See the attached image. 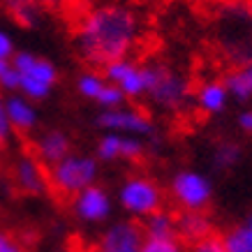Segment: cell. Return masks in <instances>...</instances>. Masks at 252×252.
<instances>
[{
  "instance_id": "44dd1931",
  "label": "cell",
  "mask_w": 252,
  "mask_h": 252,
  "mask_svg": "<svg viewBox=\"0 0 252 252\" xmlns=\"http://www.w3.org/2000/svg\"><path fill=\"white\" fill-rule=\"evenodd\" d=\"M107 86V79L102 77L95 69H88V72H81L77 77V93L88 102H97L102 88Z\"/></svg>"
},
{
  "instance_id": "5bb4252c",
  "label": "cell",
  "mask_w": 252,
  "mask_h": 252,
  "mask_svg": "<svg viewBox=\"0 0 252 252\" xmlns=\"http://www.w3.org/2000/svg\"><path fill=\"white\" fill-rule=\"evenodd\" d=\"M5 109H7V118L12 130L19 134H28L37 127L39 114L35 102H31L28 97H23L21 93H7L5 95Z\"/></svg>"
},
{
  "instance_id": "4dcf8cb0",
  "label": "cell",
  "mask_w": 252,
  "mask_h": 252,
  "mask_svg": "<svg viewBox=\"0 0 252 252\" xmlns=\"http://www.w3.org/2000/svg\"><path fill=\"white\" fill-rule=\"evenodd\" d=\"M243 224H245V227H248V229L252 231V213L248 215V218H245V222H243Z\"/></svg>"
},
{
  "instance_id": "277c9868",
  "label": "cell",
  "mask_w": 252,
  "mask_h": 252,
  "mask_svg": "<svg viewBox=\"0 0 252 252\" xmlns=\"http://www.w3.org/2000/svg\"><path fill=\"white\" fill-rule=\"evenodd\" d=\"M49 176V190H54L61 197L72 199L88 185L97 183L99 178V160L95 155L69 153L54 167L46 169Z\"/></svg>"
},
{
  "instance_id": "3957f363",
  "label": "cell",
  "mask_w": 252,
  "mask_h": 252,
  "mask_svg": "<svg viewBox=\"0 0 252 252\" xmlns=\"http://www.w3.org/2000/svg\"><path fill=\"white\" fill-rule=\"evenodd\" d=\"M12 63L19 72V91L16 93H21L23 97H28L35 104L51 97L61 74L49 58H42L32 51L21 49V51H14Z\"/></svg>"
},
{
  "instance_id": "83f0119b",
  "label": "cell",
  "mask_w": 252,
  "mask_h": 252,
  "mask_svg": "<svg viewBox=\"0 0 252 252\" xmlns=\"http://www.w3.org/2000/svg\"><path fill=\"white\" fill-rule=\"evenodd\" d=\"M0 252H26L19 238H14L9 231L0 229Z\"/></svg>"
},
{
  "instance_id": "9a60e30c",
  "label": "cell",
  "mask_w": 252,
  "mask_h": 252,
  "mask_svg": "<svg viewBox=\"0 0 252 252\" xmlns=\"http://www.w3.org/2000/svg\"><path fill=\"white\" fill-rule=\"evenodd\" d=\"M208 234H213V220L206 211H181L176 215V236L181 243L190 245Z\"/></svg>"
},
{
  "instance_id": "d6a6232c",
  "label": "cell",
  "mask_w": 252,
  "mask_h": 252,
  "mask_svg": "<svg viewBox=\"0 0 252 252\" xmlns=\"http://www.w3.org/2000/svg\"><path fill=\"white\" fill-rule=\"evenodd\" d=\"M54 252H65V250H54Z\"/></svg>"
},
{
  "instance_id": "8992f818",
  "label": "cell",
  "mask_w": 252,
  "mask_h": 252,
  "mask_svg": "<svg viewBox=\"0 0 252 252\" xmlns=\"http://www.w3.org/2000/svg\"><path fill=\"white\" fill-rule=\"evenodd\" d=\"M169 192L181 211H206L213 199V181L197 169H181L171 176Z\"/></svg>"
},
{
  "instance_id": "7c38bea8",
  "label": "cell",
  "mask_w": 252,
  "mask_h": 252,
  "mask_svg": "<svg viewBox=\"0 0 252 252\" xmlns=\"http://www.w3.org/2000/svg\"><path fill=\"white\" fill-rule=\"evenodd\" d=\"M144 229L139 220H116L102 231L97 248L104 252H141Z\"/></svg>"
},
{
  "instance_id": "ac0fdd59",
  "label": "cell",
  "mask_w": 252,
  "mask_h": 252,
  "mask_svg": "<svg viewBox=\"0 0 252 252\" xmlns=\"http://www.w3.org/2000/svg\"><path fill=\"white\" fill-rule=\"evenodd\" d=\"M222 84L231 99H236V102L252 99V63H243V65L229 69L227 77L222 79Z\"/></svg>"
},
{
  "instance_id": "f1b7e54d",
  "label": "cell",
  "mask_w": 252,
  "mask_h": 252,
  "mask_svg": "<svg viewBox=\"0 0 252 252\" xmlns=\"http://www.w3.org/2000/svg\"><path fill=\"white\" fill-rule=\"evenodd\" d=\"M16 51L14 46V39H12V35H9L2 26H0V58H12Z\"/></svg>"
},
{
  "instance_id": "2e32d148",
  "label": "cell",
  "mask_w": 252,
  "mask_h": 252,
  "mask_svg": "<svg viewBox=\"0 0 252 252\" xmlns=\"http://www.w3.org/2000/svg\"><path fill=\"white\" fill-rule=\"evenodd\" d=\"M229 93L224 88L220 79H208V81H201L194 91V104L201 114L206 116H218L222 114L227 104H229Z\"/></svg>"
},
{
  "instance_id": "4316f807",
  "label": "cell",
  "mask_w": 252,
  "mask_h": 252,
  "mask_svg": "<svg viewBox=\"0 0 252 252\" xmlns=\"http://www.w3.org/2000/svg\"><path fill=\"white\" fill-rule=\"evenodd\" d=\"M16 132L12 130L7 118V109H5V93L0 91V148H7L9 141L14 139Z\"/></svg>"
},
{
  "instance_id": "603a6c76",
  "label": "cell",
  "mask_w": 252,
  "mask_h": 252,
  "mask_svg": "<svg viewBox=\"0 0 252 252\" xmlns=\"http://www.w3.org/2000/svg\"><path fill=\"white\" fill-rule=\"evenodd\" d=\"M0 91L5 95L19 91V72L12 58H0Z\"/></svg>"
},
{
  "instance_id": "ba28073f",
  "label": "cell",
  "mask_w": 252,
  "mask_h": 252,
  "mask_svg": "<svg viewBox=\"0 0 252 252\" xmlns=\"http://www.w3.org/2000/svg\"><path fill=\"white\" fill-rule=\"evenodd\" d=\"M111 211H114V199L107 188H102L99 183L88 185L72 197V213L86 224L107 222L111 218Z\"/></svg>"
},
{
  "instance_id": "484cf974",
  "label": "cell",
  "mask_w": 252,
  "mask_h": 252,
  "mask_svg": "<svg viewBox=\"0 0 252 252\" xmlns=\"http://www.w3.org/2000/svg\"><path fill=\"white\" fill-rule=\"evenodd\" d=\"M188 252H227V250H224V245H222V236H218L213 231V234H208V236L190 243Z\"/></svg>"
},
{
  "instance_id": "4fadbf2b",
  "label": "cell",
  "mask_w": 252,
  "mask_h": 252,
  "mask_svg": "<svg viewBox=\"0 0 252 252\" xmlns=\"http://www.w3.org/2000/svg\"><path fill=\"white\" fill-rule=\"evenodd\" d=\"M69 153H72V139H69L67 132L58 130V127L39 132L35 141H32V155L46 169L54 167L56 162H61L63 158H67Z\"/></svg>"
},
{
  "instance_id": "30bf717a",
  "label": "cell",
  "mask_w": 252,
  "mask_h": 252,
  "mask_svg": "<svg viewBox=\"0 0 252 252\" xmlns=\"http://www.w3.org/2000/svg\"><path fill=\"white\" fill-rule=\"evenodd\" d=\"M12 183L21 194L42 197L49 192V176L46 167L32 153L16 155L12 162Z\"/></svg>"
},
{
  "instance_id": "9c48e42d",
  "label": "cell",
  "mask_w": 252,
  "mask_h": 252,
  "mask_svg": "<svg viewBox=\"0 0 252 252\" xmlns=\"http://www.w3.org/2000/svg\"><path fill=\"white\" fill-rule=\"evenodd\" d=\"M102 77L109 84H114L125 95V99H139L146 95V74L144 65L130 61L127 56L111 61L102 67Z\"/></svg>"
},
{
  "instance_id": "1f68e13d",
  "label": "cell",
  "mask_w": 252,
  "mask_h": 252,
  "mask_svg": "<svg viewBox=\"0 0 252 252\" xmlns=\"http://www.w3.org/2000/svg\"><path fill=\"white\" fill-rule=\"evenodd\" d=\"M88 252H104V250H102V248H97V245H95V248H91V250H88Z\"/></svg>"
},
{
  "instance_id": "5b68a950",
  "label": "cell",
  "mask_w": 252,
  "mask_h": 252,
  "mask_svg": "<svg viewBox=\"0 0 252 252\" xmlns=\"http://www.w3.org/2000/svg\"><path fill=\"white\" fill-rule=\"evenodd\" d=\"M118 206L130 215L132 220H144L146 215L160 211L164 204V192L160 183L146 174H130L123 178L116 192Z\"/></svg>"
},
{
  "instance_id": "52a82bcc",
  "label": "cell",
  "mask_w": 252,
  "mask_h": 252,
  "mask_svg": "<svg viewBox=\"0 0 252 252\" xmlns=\"http://www.w3.org/2000/svg\"><path fill=\"white\" fill-rule=\"evenodd\" d=\"M99 130L116 132V134H127V137L148 139L155 134V123L153 118L146 114L144 109L137 107H116V109H102L95 118Z\"/></svg>"
},
{
  "instance_id": "ffe728a7",
  "label": "cell",
  "mask_w": 252,
  "mask_h": 252,
  "mask_svg": "<svg viewBox=\"0 0 252 252\" xmlns=\"http://www.w3.org/2000/svg\"><path fill=\"white\" fill-rule=\"evenodd\" d=\"M243 158V148L236 144V141H220L215 144L213 153H211V164H213L215 171H229L241 162Z\"/></svg>"
},
{
  "instance_id": "6da1fadb",
  "label": "cell",
  "mask_w": 252,
  "mask_h": 252,
  "mask_svg": "<svg viewBox=\"0 0 252 252\" xmlns=\"http://www.w3.org/2000/svg\"><path fill=\"white\" fill-rule=\"evenodd\" d=\"M141 35L139 14L130 5L107 2L88 9L74 28V46L86 65L102 69L107 63L125 58Z\"/></svg>"
},
{
  "instance_id": "7402d4cb",
  "label": "cell",
  "mask_w": 252,
  "mask_h": 252,
  "mask_svg": "<svg viewBox=\"0 0 252 252\" xmlns=\"http://www.w3.org/2000/svg\"><path fill=\"white\" fill-rule=\"evenodd\" d=\"M222 245L227 252H252V231L245 224H236L222 234Z\"/></svg>"
},
{
  "instance_id": "e0dca14e",
  "label": "cell",
  "mask_w": 252,
  "mask_h": 252,
  "mask_svg": "<svg viewBox=\"0 0 252 252\" xmlns=\"http://www.w3.org/2000/svg\"><path fill=\"white\" fill-rule=\"evenodd\" d=\"M0 7L23 28H37L44 14L42 0H0Z\"/></svg>"
},
{
  "instance_id": "d6986e66",
  "label": "cell",
  "mask_w": 252,
  "mask_h": 252,
  "mask_svg": "<svg viewBox=\"0 0 252 252\" xmlns=\"http://www.w3.org/2000/svg\"><path fill=\"white\" fill-rule=\"evenodd\" d=\"M139 224L144 229V238H178L176 236V215L164 208L146 215Z\"/></svg>"
},
{
  "instance_id": "d4e9b609",
  "label": "cell",
  "mask_w": 252,
  "mask_h": 252,
  "mask_svg": "<svg viewBox=\"0 0 252 252\" xmlns=\"http://www.w3.org/2000/svg\"><path fill=\"white\" fill-rule=\"evenodd\" d=\"M127 99H125V95H123L118 88H116L114 84H109L107 81V86L102 88V93H99V97H97V104L99 109H116V107H123Z\"/></svg>"
},
{
  "instance_id": "8fae6325",
  "label": "cell",
  "mask_w": 252,
  "mask_h": 252,
  "mask_svg": "<svg viewBox=\"0 0 252 252\" xmlns=\"http://www.w3.org/2000/svg\"><path fill=\"white\" fill-rule=\"evenodd\" d=\"M146 139L127 137V134H116V132H104L95 146V158L99 162H137L146 155Z\"/></svg>"
},
{
  "instance_id": "cb8c5ba5",
  "label": "cell",
  "mask_w": 252,
  "mask_h": 252,
  "mask_svg": "<svg viewBox=\"0 0 252 252\" xmlns=\"http://www.w3.org/2000/svg\"><path fill=\"white\" fill-rule=\"evenodd\" d=\"M141 252H185L178 238H144Z\"/></svg>"
},
{
  "instance_id": "7a4b0ae2",
  "label": "cell",
  "mask_w": 252,
  "mask_h": 252,
  "mask_svg": "<svg viewBox=\"0 0 252 252\" xmlns=\"http://www.w3.org/2000/svg\"><path fill=\"white\" fill-rule=\"evenodd\" d=\"M146 74V95L153 107L162 111H181L188 107L192 97L190 79L183 77L178 69H174L167 63L153 61L144 65Z\"/></svg>"
},
{
  "instance_id": "f546056e",
  "label": "cell",
  "mask_w": 252,
  "mask_h": 252,
  "mask_svg": "<svg viewBox=\"0 0 252 252\" xmlns=\"http://www.w3.org/2000/svg\"><path fill=\"white\" fill-rule=\"evenodd\" d=\"M238 127L245 134H252V109H248V111H243V114L238 116Z\"/></svg>"
}]
</instances>
